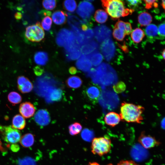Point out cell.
<instances>
[{"instance_id":"obj_1","label":"cell","mask_w":165,"mask_h":165,"mask_svg":"<svg viewBox=\"0 0 165 165\" xmlns=\"http://www.w3.org/2000/svg\"><path fill=\"white\" fill-rule=\"evenodd\" d=\"M144 110L142 106L123 102L121 104L119 115L121 120L125 122L140 123L143 120Z\"/></svg>"},{"instance_id":"obj_2","label":"cell","mask_w":165,"mask_h":165,"mask_svg":"<svg viewBox=\"0 0 165 165\" xmlns=\"http://www.w3.org/2000/svg\"><path fill=\"white\" fill-rule=\"evenodd\" d=\"M101 2L106 12L113 19L116 20L131 14L134 11L132 9L126 8L124 2L118 0H103Z\"/></svg>"},{"instance_id":"obj_3","label":"cell","mask_w":165,"mask_h":165,"mask_svg":"<svg viewBox=\"0 0 165 165\" xmlns=\"http://www.w3.org/2000/svg\"><path fill=\"white\" fill-rule=\"evenodd\" d=\"M111 148L110 139L106 137L95 138L93 139L91 149L92 153L101 156L107 154Z\"/></svg>"},{"instance_id":"obj_4","label":"cell","mask_w":165,"mask_h":165,"mask_svg":"<svg viewBox=\"0 0 165 165\" xmlns=\"http://www.w3.org/2000/svg\"><path fill=\"white\" fill-rule=\"evenodd\" d=\"M56 42L59 46L64 47V48L79 44L73 32L66 28L62 29L59 31L57 35Z\"/></svg>"},{"instance_id":"obj_5","label":"cell","mask_w":165,"mask_h":165,"mask_svg":"<svg viewBox=\"0 0 165 165\" xmlns=\"http://www.w3.org/2000/svg\"><path fill=\"white\" fill-rule=\"evenodd\" d=\"M25 36L29 41L33 42H39L44 38L45 33L40 23L29 26L26 29Z\"/></svg>"},{"instance_id":"obj_6","label":"cell","mask_w":165,"mask_h":165,"mask_svg":"<svg viewBox=\"0 0 165 165\" xmlns=\"http://www.w3.org/2000/svg\"><path fill=\"white\" fill-rule=\"evenodd\" d=\"M0 131L3 140L6 142L15 144L20 140V132L11 126H0Z\"/></svg>"},{"instance_id":"obj_7","label":"cell","mask_w":165,"mask_h":165,"mask_svg":"<svg viewBox=\"0 0 165 165\" xmlns=\"http://www.w3.org/2000/svg\"><path fill=\"white\" fill-rule=\"evenodd\" d=\"M94 11V8L92 4L90 2L85 1L79 3L76 13L83 20L86 21L90 18Z\"/></svg>"},{"instance_id":"obj_8","label":"cell","mask_w":165,"mask_h":165,"mask_svg":"<svg viewBox=\"0 0 165 165\" xmlns=\"http://www.w3.org/2000/svg\"><path fill=\"white\" fill-rule=\"evenodd\" d=\"M138 141L144 148L148 149L157 146L160 144V142L155 137L146 135L142 132L139 137Z\"/></svg>"},{"instance_id":"obj_9","label":"cell","mask_w":165,"mask_h":165,"mask_svg":"<svg viewBox=\"0 0 165 165\" xmlns=\"http://www.w3.org/2000/svg\"><path fill=\"white\" fill-rule=\"evenodd\" d=\"M101 50L104 57L107 60H111L114 57L115 53V46L112 41L110 39L102 42Z\"/></svg>"},{"instance_id":"obj_10","label":"cell","mask_w":165,"mask_h":165,"mask_svg":"<svg viewBox=\"0 0 165 165\" xmlns=\"http://www.w3.org/2000/svg\"><path fill=\"white\" fill-rule=\"evenodd\" d=\"M86 95L91 102L96 104L98 102L101 94V87L96 84L88 86L85 90Z\"/></svg>"},{"instance_id":"obj_11","label":"cell","mask_w":165,"mask_h":165,"mask_svg":"<svg viewBox=\"0 0 165 165\" xmlns=\"http://www.w3.org/2000/svg\"><path fill=\"white\" fill-rule=\"evenodd\" d=\"M94 33L96 39L100 42L109 39L111 33L110 30L104 25L96 27L94 30Z\"/></svg>"},{"instance_id":"obj_12","label":"cell","mask_w":165,"mask_h":165,"mask_svg":"<svg viewBox=\"0 0 165 165\" xmlns=\"http://www.w3.org/2000/svg\"><path fill=\"white\" fill-rule=\"evenodd\" d=\"M34 120L38 125L44 126L49 123L50 121V117L47 110L41 109L38 110L35 114Z\"/></svg>"},{"instance_id":"obj_13","label":"cell","mask_w":165,"mask_h":165,"mask_svg":"<svg viewBox=\"0 0 165 165\" xmlns=\"http://www.w3.org/2000/svg\"><path fill=\"white\" fill-rule=\"evenodd\" d=\"M17 84L18 90L23 94L30 92L33 88L32 82L27 78L23 76L18 77Z\"/></svg>"},{"instance_id":"obj_14","label":"cell","mask_w":165,"mask_h":165,"mask_svg":"<svg viewBox=\"0 0 165 165\" xmlns=\"http://www.w3.org/2000/svg\"><path fill=\"white\" fill-rule=\"evenodd\" d=\"M35 109L34 105L30 102L21 103L19 108V111L22 116L26 118L32 117L34 114Z\"/></svg>"},{"instance_id":"obj_15","label":"cell","mask_w":165,"mask_h":165,"mask_svg":"<svg viewBox=\"0 0 165 165\" xmlns=\"http://www.w3.org/2000/svg\"><path fill=\"white\" fill-rule=\"evenodd\" d=\"M97 47L96 42L91 39L84 42L81 46L80 50L82 54L87 55L94 52Z\"/></svg>"},{"instance_id":"obj_16","label":"cell","mask_w":165,"mask_h":165,"mask_svg":"<svg viewBox=\"0 0 165 165\" xmlns=\"http://www.w3.org/2000/svg\"><path fill=\"white\" fill-rule=\"evenodd\" d=\"M77 68L83 71H89L92 67V64L87 55L82 54L76 63Z\"/></svg>"},{"instance_id":"obj_17","label":"cell","mask_w":165,"mask_h":165,"mask_svg":"<svg viewBox=\"0 0 165 165\" xmlns=\"http://www.w3.org/2000/svg\"><path fill=\"white\" fill-rule=\"evenodd\" d=\"M104 120L106 124L112 127L117 125L121 120L119 115L113 112L107 113L104 117Z\"/></svg>"},{"instance_id":"obj_18","label":"cell","mask_w":165,"mask_h":165,"mask_svg":"<svg viewBox=\"0 0 165 165\" xmlns=\"http://www.w3.org/2000/svg\"><path fill=\"white\" fill-rule=\"evenodd\" d=\"M145 32L150 42H154L157 39L159 38L158 27L154 24L148 25L145 29Z\"/></svg>"},{"instance_id":"obj_19","label":"cell","mask_w":165,"mask_h":165,"mask_svg":"<svg viewBox=\"0 0 165 165\" xmlns=\"http://www.w3.org/2000/svg\"><path fill=\"white\" fill-rule=\"evenodd\" d=\"M67 14L61 10H57L52 14V18L53 22L56 24L61 25L64 24L66 20Z\"/></svg>"},{"instance_id":"obj_20","label":"cell","mask_w":165,"mask_h":165,"mask_svg":"<svg viewBox=\"0 0 165 165\" xmlns=\"http://www.w3.org/2000/svg\"><path fill=\"white\" fill-rule=\"evenodd\" d=\"M26 124L25 119L20 114L15 116L12 120V127L16 129L22 130L25 127Z\"/></svg>"},{"instance_id":"obj_21","label":"cell","mask_w":165,"mask_h":165,"mask_svg":"<svg viewBox=\"0 0 165 165\" xmlns=\"http://www.w3.org/2000/svg\"><path fill=\"white\" fill-rule=\"evenodd\" d=\"M34 59L35 62L37 64L40 65H44L48 61V55L45 52H38L34 55Z\"/></svg>"},{"instance_id":"obj_22","label":"cell","mask_w":165,"mask_h":165,"mask_svg":"<svg viewBox=\"0 0 165 165\" xmlns=\"http://www.w3.org/2000/svg\"><path fill=\"white\" fill-rule=\"evenodd\" d=\"M82 83L81 79L77 76H72L66 80V84L69 88L76 89L79 87Z\"/></svg>"},{"instance_id":"obj_23","label":"cell","mask_w":165,"mask_h":165,"mask_svg":"<svg viewBox=\"0 0 165 165\" xmlns=\"http://www.w3.org/2000/svg\"><path fill=\"white\" fill-rule=\"evenodd\" d=\"M34 140V136L33 134L31 133H27L21 137L20 142L23 147L28 148L33 145Z\"/></svg>"},{"instance_id":"obj_24","label":"cell","mask_w":165,"mask_h":165,"mask_svg":"<svg viewBox=\"0 0 165 165\" xmlns=\"http://www.w3.org/2000/svg\"><path fill=\"white\" fill-rule=\"evenodd\" d=\"M152 20V17L150 14L147 12H143L139 15L138 21L141 26H148Z\"/></svg>"},{"instance_id":"obj_25","label":"cell","mask_w":165,"mask_h":165,"mask_svg":"<svg viewBox=\"0 0 165 165\" xmlns=\"http://www.w3.org/2000/svg\"><path fill=\"white\" fill-rule=\"evenodd\" d=\"M145 35L144 31L140 28H137L132 31L131 37L134 42L138 43L142 40Z\"/></svg>"},{"instance_id":"obj_26","label":"cell","mask_w":165,"mask_h":165,"mask_svg":"<svg viewBox=\"0 0 165 165\" xmlns=\"http://www.w3.org/2000/svg\"><path fill=\"white\" fill-rule=\"evenodd\" d=\"M114 27L124 31L126 35H129L132 32V27L129 22L119 20L116 23Z\"/></svg>"},{"instance_id":"obj_27","label":"cell","mask_w":165,"mask_h":165,"mask_svg":"<svg viewBox=\"0 0 165 165\" xmlns=\"http://www.w3.org/2000/svg\"><path fill=\"white\" fill-rule=\"evenodd\" d=\"M108 16L107 13L104 10H97L94 15V18L97 22L102 24L105 23L107 20Z\"/></svg>"},{"instance_id":"obj_28","label":"cell","mask_w":165,"mask_h":165,"mask_svg":"<svg viewBox=\"0 0 165 165\" xmlns=\"http://www.w3.org/2000/svg\"><path fill=\"white\" fill-rule=\"evenodd\" d=\"M87 55L91 64L94 66H97L100 64L103 59V57L101 54L97 52H93Z\"/></svg>"},{"instance_id":"obj_29","label":"cell","mask_w":165,"mask_h":165,"mask_svg":"<svg viewBox=\"0 0 165 165\" xmlns=\"http://www.w3.org/2000/svg\"><path fill=\"white\" fill-rule=\"evenodd\" d=\"M68 24L72 27H76L79 28L80 24L84 23L86 21L80 20L78 17L74 15H70L68 17Z\"/></svg>"},{"instance_id":"obj_30","label":"cell","mask_w":165,"mask_h":165,"mask_svg":"<svg viewBox=\"0 0 165 165\" xmlns=\"http://www.w3.org/2000/svg\"><path fill=\"white\" fill-rule=\"evenodd\" d=\"M9 101L13 104H18L20 103L22 101V97L18 93L13 91L10 92L8 96Z\"/></svg>"},{"instance_id":"obj_31","label":"cell","mask_w":165,"mask_h":165,"mask_svg":"<svg viewBox=\"0 0 165 165\" xmlns=\"http://www.w3.org/2000/svg\"><path fill=\"white\" fill-rule=\"evenodd\" d=\"M82 129V125L78 122H75L71 124L68 127L69 133L72 135L79 134L81 131Z\"/></svg>"},{"instance_id":"obj_32","label":"cell","mask_w":165,"mask_h":165,"mask_svg":"<svg viewBox=\"0 0 165 165\" xmlns=\"http://www.w3.org/2000/svg\"><path fill=\"white\" fill-rule=\"evenodd\" d=\"M64 8L70 12H73L76 9L77 4L76 2L73 0L64 1L63 2Z\"/></svg>"},{"instance_id":"obj_33","label":"cell","mask_w":165,"mask_h":165,"mask_svg":"<svg viewBox=\"0 0 165 165\" xmlns=\"http://www.w3.org/2000/svg\"><path fill=\"white\" fill-rule=\"evenodd\" d=\"M62 92L60 89H54L50 91L49 98L53 101H58L60 100L62 96Z\"/></svg>"},{"instance_id":"obj_34","label":"cell","mask_w":165,"mask_h":165,"mask_svg":"<svg viewBox=\"0 0 165 165\" xmlns=\"http://www.w3.org/2000/svg\"><path fill=\"white\" fill-rule=\"evenodd\" d=\"M65 53L67 59L70 61L78 59L81 56V52L80 50L70 51H65Z\"/></svg>"},{"instance_id":"obj_35","label":"cell","mask_w":165,"mask_h":165,"mask_svg":"<svg viewBox=\"0 0 165 165\" xmlns=\"http://www.w3.org/2000/svg\"><path fill=\"white\" fill-rule=\"evenodd\" d=\"M112 34L114 38L119 41H122L126 35L124 31L115 27Z\"/></svg>"},{"instance_id":"obj_36","label":"cell","mask_w":165,"mask_h":165,"mask_svg":"<svg viewBox=\"0 0 165 165\" xmlns=\"http://www.w3.org/2000/svg\"><path fill=\"white\" fill-rule=\"evenodd\" d=\"M52 24L51 18L49 16H47L43 18L41 25L42 28L46 31H48L51 28Z\"/></svg>"},{"instance_id":"obj_37","label":"cell","mask_w":165,"mask_h":165,"mask_svg":"<svg viewBox=\"0 0 165 165\" xmlns=\"http://www.w3.org/2000/svg\"><path fill=\"white\" fill-rule=\"evenodd\" d=\"M56 1L55 0H44L42 2L43 7L47 10H52L56 7Z\"/></svg>"},{"instance_id":"obj_38","label":"cell","mask_w":165,"mask_h":165,"mask_svg":"<svg viewBox=\"0 0 165 165\" xmlns=\"http://www.w3.org/2000/svg\"><path fill=\"white\" fill-rule=\"evenodd\" d=\"M113 89L117 93H121L124 92L126 89V86L125 83L120 81L113 86Z\"/></svg>"},{"instance_id":"obj_39","label":"cell","mask_w":165,"mask_h":165,"mask_svg":"<svg viewBox=\"0 0 165 165\" xmlns=\"http://www.w3.org/2000/svg\"><path fill=\"white\" fill-rule=\"evenodd\" d=\"M158 28L159 38L163 39L165 38V20L159 25Z\"/></svg>"},{"instance_id":"obj_40","label":"cell","mask_w":165,"mask_h":165,"mask_svg":"<svg viewBox=\"0 0 165 165\" xmlns=\"http://www.w3.org/2000/svg\"><path fill=\"white\" fill-rule=\"evenodd\" d=\"M93 133L87 129H84L82 131L81 134L83 139L86 141H89L92 138Z\"/></svg>"},{"instance_id":"obj_41","label":"cell","mask_w":165,"mask_h":165,"mask_svg":"<svg viewBox=\"0 0 165 165\" xmlns=\"http://www.w3.org/2000/svg\"><path fill=\"white\" fill-rule=\"evenodd\" d=\"M145 7L147 9L151 8L153 6L155 8L158 7V4L156 0H144Z\"/></svg>"},{"instance_id":"obj_42","label":"cell","mask_w":165,"mask_h":165,"mask_svg":"<svg viewBox=\"0 0 165 165\" xmlns=\"http://www.w3.org/2000/svg\"><path fill=\"white\" fill-rule=\"evenodd\" d=\"M126 2L128 6L132 8L137 7L141 3V1L138 0H127Z\"/></svg>"},{"instance_id":"obj_43","label":"cell","mask_w":165,"mask_h":165,"mask_svg":"<svg viewBox=\"0 0 165 165\" xmlns=\"http://www.w3.org/2000/svg\"><path fill=\"white\" fill-rule=\"evenodd\" d=\"M117 165H139L134 161L131 160H122L120 161Z\"/></svg>"},{"instance_id":"obj_44","label":"cell","mask_w":165,"mask_h":165,"mask_svg":"<svg viewBox=\"0 0 165 165\" xmlns=\"http://www.w3.org/2000/svg\"><path fill=\"white\" fill-rule=\"evenodd\" d=\"M34 70V73L37 75H41L43 72V69L38 66H37L35 67Z\"/></svg>"},{"instance_id":"obj_45","label":"cell","mask_w":165,"mask_h":165,"mask_svg":"<svg viewBox=\"0 0 165 165\" xmlns=\"http://www.w3.org/2000/svg\"><path fill=\"white\" fill-rule=\"evenodd\" d=\"M11 150L13 152H17L20 149V147L19 145L15 144H12L10 146Z\"/></svg>"},{"instance_id":"obj_46","label":"cell","mask_w":165,"mask_h":165,"mask_svg":"<svg viewBox=\"0 0 165 165\" xmlns=\"http://www.w3.org/2000/svg\"><path fill=\"white\" fill-rule=\"evenodd\" d=\"M40 15L44 16H50L51 14V12L47 10H43L40 11Z\"/></svg>"},{"instance_id":"obj_47","label":"cell","mask_w":165,"mask_h":165,"mask_svg":"<svg viewBox=\"0 0 165 165\" xmlns=\"http://www.w3.org/2000/svg\"><path fill=\"white\" fill-rule=\"evenodd\" d=\"M69 73L71 74H75L77 72V70L76 68L74 67H71L69 69Z\"/></svg>"},{"instance_id":"obj_48","label":"cell","mask_w":165,"mask_h":165,"mask_svg":"<svg viewBox=\"0 0 165 165\" xmlns=\"http://www.w3.org/2000/svg\"><path fill=\"white\" fill-rule=\"evenodd\" d=\"M15 17L17 20L20 19L22 16V13L20 12H17L15 14Z\"/></svg>"},{"instance_id":"obj_49","label":"cell","mask_w":165,"mask_h":165,"mask_svg":"<svg viewBox=\"0 0 165 165\" xmlns=\"http://www.w3.org/2000/svg\"><path fill=\"white\" fill-rule=\"evenodd\" d=\"M81 29L83 31H85L88 29V26L85 24H82L81 25Z\"/></svg>"},{"instance_id":"obj_50","label":"cell","mask_w":165,"mask_h":165,"mask_svg":"<svg viewBox=\"0 0 165 165\" xmlns=\"http://www.w3.org/2000/svg\"><path fill=\"white\" fill-rule=\"evenodd\" d=\"M88 165H100L98 163L96 162H90ZM107 165H113L112 163H109Z\"/></svg>"},{"instance_id":"obj_51","label":"cell","mask_w":165,"mask_h":165,"mask_svg":"<svg viewBox=\"0 0 165 165\" xmlns=\"http://www.w3.org/2000/svg\"><path fill=\"white\" fill-rule=\"evenodd\" d=\"M161 5L163 8L165 10V0H163L162 1Z\"/></svg>"},{"instance_id":"obj_52","label":"cell","mask_w":165,"mask_h":165,"mask_svg":"<svg viewBox=\"0 0 165 165\" xmlns=\"http://www.w3.org/2000/svg\"><path fill=\"white\" fill-rule=\"evenodd\" d=\"M162 55L165 61V49L163 50L162 53Z\"/></svg>"},{"instance_id":"obj_53","label":"cell","mask_w":165,"mask_h":165,"mask_svg":"<svg viewBox=\"0 0 165 165\" xmlns=\"http://www.w3.org/2000/svg\"><path fill=\"white\" fill-rule=\"evenodd\" d=\"M2 143L1 141L0 140V149H2V150L3 148L2 147Z\"/></svg>"},{"instance_id":"obj_54","label":"cell","mask_w":165,"mask_h":165,"mask_svg":"<svg viewBox=\"0 0 165 165\" xmlns=\"http://www.w3.org/2000/svg\"><path fill=\"white\" fill-rule=\"evenodd\" d=\"M17 9L18 10L20 11L22 9V8L21 7H17Z\"/></svg>"}]
</instances>
